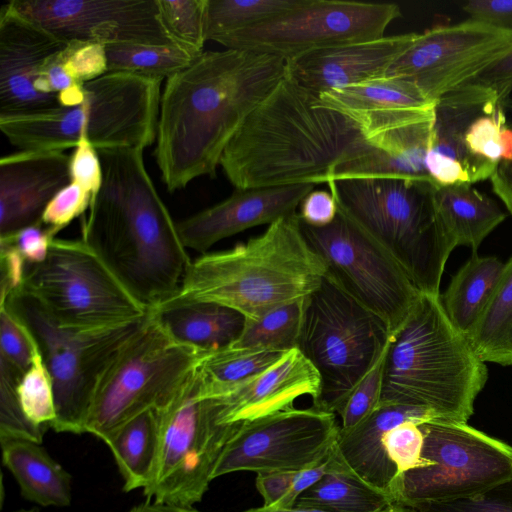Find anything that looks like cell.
<instances>
[{"instance_id":"23","label":"cell","mask_w":512,"mask_h":512,"mask_svg":"<svg viewBox=\"0 0 512 512\" xmlns=\"http://www.w3.org/2000/svg\"><path fill=\"white\" fill-rule=\"evenodd\" d=\"M418 35L411 32L384 36L314 51L287 61L288 74L317 95L385 77Z\"/></svg>"},{"instance_id":"16","label":"cell","mask_w":512,"mask_h":512,"mask_svg":"<svg viewBox=\"0 0 512 512\" xmlns=\"http://www.w3.org/2000/svg\"><path fill=\"white\" fill-rule=\"evenodd\" d=\"M340 426L334 413L290 407L244 422L227 443L213 480L238 471H298L332 450Z\"/></svg>"},{"instance_id":"46","label":"cell","mask_w":512,"mask_h":512,"mask_svg":"<svg viewBox=\"0 0 512 512\" xmlns=\"http://www.w3.org/2000/svg\"><path fill=\"white\" fill-rule=\"evenodd\" d=\"M92 201L90 193L71 181L48 203L41 223L56 238L58 232L90 208Z\"/></svg>"},{"instance_id":"15","label":"cell","mask_w":512,"mask_h":512,"mask_svg":"<svg viewBox=\"0 0 512 512\" xmlns=\"http://www.w3.org/2000/svg\"><path fill=\"white\" fill-rule=\"evenodd\" d=\"M300 227L327 274L395 333L421 294L397 262L339 211L327 226Z\"/></svg>"},{"instance_id":"26","label":"cell","mask_w":512,"mask_h":512,"mask_svg":"<svg viewBox=\"0 0 512 512\" xmlns=\"http://www.w3.org/2000/svg\"><path fill=\"white\" fill-rule=\"evenodd\" d=\"M434 117L435 113L431 118L400 124L368 136L366 152L336 167L329 181L373 177L436 184L426 167L427 154L433 143Z\"/></svg>"},{"instance_id":"48","label":"cell","mask_w":512,"mask_h":512,"mask_svg":"<svg viewBox=\"0 0 512 512\" xmlns=\"http://www.w3.org/2000/svg\"><path fill=\"white\" fill-rule=\"evenodd\" d=\"M62 62L67 73L81 84L108 73L105 46L99 43L69 42Z\"/></svg>"},{"instance_id":"60","label":"cell","mask_w":512,"mask_h":512,"mask_svg":"<svg viewBox=\"0 0 512 512\" xmlns=\"http://www.w3.org/2000/svg\"><path fill=\"white\" fill-rule=\"evenodd\" d=\"M381 512H410V511L400 505L393 504Z\"/></svg>"},{"instance_id":"20","label":"cell","mask_w":512,"mask_h":512,"mask_svg":"<svg viewBox=\"0 0 512 512\" xmlns=\"http://www.w3.org/2000/svg\"><path fill=\"white\" fill-rule=\"evenodd\" d=\"M319 387L318 372L296 348L263 372L231 385H210L202 379L201 391L216 400L225 424H240L293 407L303 395L313 401Z\"/></svg>"},{"instance_id":"17","label":"cell","mask_w":512,"mask_h":512,"mask_svg":"<svg viewBox=\"0 0 512 512\" xmlns=\"http://www.w3.org/2000/svg\"><path fill=\"white\" fill-rule=\"evenodd\" d=\"M512 50V31L467 19L419 34L389 68L386 77L414 83L436 102L473 81Z\"/></svg>"},{"instance_id":"2","label":"cell","mask_w":512,"mask_h":512,"mask_svg":"<svg viewBox=\"0 0 512 512\" xmlns=\"http://www.w3.org/2000/svg\"><path fill=\"white\" fill-rule=\"evenodd\" d=\"M141 148L97 149L101 188L81 240L147 312L170 299L191 264Z\"/></svg>"},{"instance_id":"34","label":"cell","mask_w":512,"mask_h":512,"mask_svg":"<svg viewBox=\"0 0 512 512\" xmlns=\"http://www.w3.org/2000/svg\"><path fill=\"white\" fill-rule=\"evenodd\" d=\"M466 336L483 362L512 366V257Z\"/></svg>"},{"instance_id":"38","label":"cell","mask_w":512,"mask_h":512,"mask_svg":"<svg viewBox=\"0 0 512 512\" xmlns=\"http://www.w3.org/2000/svg\"><path fill=\"white\" fill-rule=\"evenodd\" d=\"M506 102L499 96L488 101L471 118L463 135L469 156L487 179L502 161L501 133L507 126Z\"/></svg>"},{"instance_id":"13","label":"cell","mask_w":512,"mask_h":512,"mask_svg":"<svg viewBox=\"0 0 512 512\" xmlns=\"http://www.w3.org/2000/svg\"><path fill=\"white\" fill-rule=\"evenodd\" d=\"M428 466L397 476L390 496L404 508L467 498L512 479V447L467 423L432 420L419 425Z\"/></svg>"},{"instance_id":"14","label":"cell","mask_w":512,"mask_h":512,"mask_svg":"<svg viewBox=\"0 0 512 512\" xmlns=\"http://www.w3.org/2000/svg\"><path fill=\"white\" fill-rule=\"evenodd\" d=\"M400 16V7L393 3L303 0L282 15L226 35L217 43L226 49L253 50L289 61L322 49L382 38Z\"/></svg>"},{"instance_id":"58","label":"cell","mask_w":512,"mask_h":512,"mask_svg":"<svg viewBox=\"0 0 512 512\" xmlns=\"http://www.w3.org/2000/svg\"><path fill=\"white\" fill-rule=\"evenodd\" d=\"M243 512H325V511H321V510L313 509V508L299 507V506L278 508V507H270V506L263 505L262 507L252 508L249 510H245Z\"/></svg>"},{"instance_id":"59","label":"cell","mask_w":512,"mask_h":512,"mask_svg":"<svg viewBox=\"0 0 512 512\" xmlns=\"http://www.w3.org/2000/svg\"><path fill=\"white\" fill-rule=\"evenodd\" d=\"M502 161H512V128L506 126L501 133Z\"/></svg>"},{"instance_id":"3","label":"cell","mask_w":512,"mask_h":512,"mask_svg":"<svg viewBox=\"0 0 512 512\" xmlns=\"http://www.w3.org/2000/svg\"><path fill=\"white\" fill-rule=\"evenodd\" d=\"M368 147L354 119L324 106L287 72L242 123L220 166L236 189L326 184Z\"/></svg>"},{"instance_id":"40","label":"cell","mask_w":512,"mask_h":512,"mask_svg":"<svg viewBox=\"0 0 512 512\" xmlns=\"http://www.w3.org/2000/svg\"><path fill=\"white\" fill-rule=\"evenodd\" d=\"M33 342L32 365L21 377L17 395L23 412L32 423L51 427L56 419L53 382L34 339Z\"/></svg>"},{"instance_id":"39","label":"cell","mask_w":512,"mask_h":512,"mask_svg":"<svg viewBox=\"0 0 512 512\" xmlns=\"http://www.w3.org/2000/svg\"><path fill=\"white\" fill-rule=\"evenodd\" d=\"M285 353L248 348H225L208 352L198 368L203 381L210 385L227 386L255 376Z\"/></svg>"},{"instance_id":"25","label":"cell","mask_w":512,"mask_h":512,"mask_svg":"<svg viewBox=\"0 0 512 512\" xmlns=\"http://www.w3.org/2000/svg\"><path fill=\"white\" fill-rule=\"evenodd\" d=\"M319 96L324 106L354 119L365 138L400 124L431 118L436 104L414 83L386 76Z\"/></svg>"},{"instance_id":"57","label":"cell","mask_w":512,"mask_h":512,"mask_svg":"<svg viewBox=\"0 0 512 512\" xmlns=\"http://www.w3.org/2000/svg\"><path fill=\"white\" fill-rule=\"evenodd\" d=\"M129 512H202L193 507L147 501L134 506Z\"/></svg>"},{"instance_id":"42","label":"cell","mask_w":512,"mask_h":512,"mask_svg":"<svg viewBox=\"0 0 512 512\" xmlns=\"http://www.w3.org/2000/svg\"><path fill=\"white\" fill-rule=\"evenodd\" d=\"M163 23L173 38L193 54L201 55L206 42L207 0H158Z\"/></svg>"},{"instance_id":"45","label":"cell","mask_w":512,"mask_h":512,"mask_svg":"<svg viewBox=\"0 0 512 512\" xmlns=\"http://www.w3.org/2000/svg\"><path fill=\"white\" fill-rule=\"evenodd\" d=\"M382 443L388 458L396 466L398 475L429 465L421 457L424 436L419 424L415 422H404L386 431Z\"/></svg>"},{"instance_id":"44","label":"cell","mask_w":512,"mask_h":512,"mask_svg":"<svg viewBox=\"0 0 512 512\" xmlns=\"http://www.w3.org/2000/svg\"><path fill=\"white\" fill-rule=\"evenodd\" d=\"M410 512H512V479L477 495L406 508Z\"/></svg>"},{"instance_id":"30","label":"cell","mask_w":512,"mask_h":512,"mask_svg":"<svg viewBox=\"0 0 512 512\" xmlns=\"http://www.w3.org/2000/svg\"><path fill=\"white\" fill-rule=\"evenodd\" d=\"M434 202L456 246H468L472 252H477L483 240L506 218L498 204L471 183L438 186Z\"/></svg>"},{"instance_id":"6","label":"cell","mask_w":512,"mask_h":512,"mask_svg":"<svg viewBox=\"0 0 512 512\" xmlns=\"http://www.w3.org/2000/svg\"><path fill=\"white\" fill-rule=\"evenodd\" d=\"M338 211L375 242L421 292L440 295L456 246L434 202L439 186L401 178H345L326 183Z\"/></svg>"},{"instance_id":"54","label":"cell","mask_w":512,"mask_h":512,"mask_svg":"<svg viewBox=\"0 0 512 512\" xmlns=\"http://www.w3.org/2000/svg\"><path fill=\"white\" fill-rule=\"evenodd\" d=\"M1 247V295L6 298L18 290L23 283L26 272V261L21 254L10 244L0 242Z\"/></svg>"},{"instance_id":"19","label":"cell","mask_w":512,"mask_h":512,"mask_svg":"<svg viewBox=\"0 0 512 512\" xmlns=\"http://www.w3.org/2000/svg\"><path fill=\"white\" fill-rule=\"evenodd\" d=\"M69 42L19 14L0 9V117H20L62 108L58 96L35 88L40 74Z\"/></svg>"},{"instance_id":"31","label":"cell","mask_w":512,"mask_h":512,"mask_svg":"<svg viewBox=\"0 0 512 512\" xmlns=\"http://www.w3.org/2000/svg\"><path fill=\"white\" fill-rule=\"evenodd\" d=\"M391 497L360 477L332 448L325 474L302 493L294 506L325 512H381Z\"/></svg>"},{"instance_id":"21","label":"cell","mask_w":512,"mask_h":512,"mask_svg":"<svg viewBox=\"0 0 512 512\" xmlns=\"http://www.w3.org/2000/svg\"><path fill=\"white\" fill-rule=\"evenodd\" d=\"M315 186L235 189L225 200L177 222L179 237L186 249L204 254L220 240L296 213Z\"/></svg>"},{"instance_id":"33","label":"cell","mask_w":512,"mask_h":512,"mask_svg":"<svg viewBox=\"0 0 512 512\" xmlns=\"http://www.w3.org/2000/svg\"><path fill=\"white\" fill-rule=\"evenodd\" d=\"M504 263L493 256L473 252L453 275L447 289L440 294L444 311L451 323L467 335L488 299L503 270Z\"/></svg>"},{"instance_id":"5","label":"cell","mask_w":512,"mask_h":512,"mask_svg":"<svg viewBox=\"0 0 512 512\" xmlns=\"http://www.w3.org/2000/svg\"><path fill=\"white\" fill-rule=\"evenodd\" d=\"M488 370L448 319L440 295L421 293L388 342L380 405L425 408L439 420L467 423Z\"/></svg>"},{"instance_id":"12","label":"cell","mask_w":512,"mask_h":512,"mask_svg":"<svg viewBox=\"0 0 512 512\" xmlns=\"http://www.w3.org/2000/svg\"><path fill=\"white\" fill-rule=\"evenodd\" d=\"M0 305L6 306L30 333L51 376L56 419L50 428L59 433H86L92 399L103 372L146 317L102 330L70 331L57 327L21 289L0 299Z\"/></svg>"},{"instance_id":"43","label":"cell","mask_w":512,"mask_h":512,"mask_svg":"<svg viewBox=\"0 0 512 512\" xmlns=\"http://www.w3.org/2000/svg\"><path fill=\"white\" fill-rule=\"evenodd\" d=\"M387 346L338 409L342 430L356 427L380 406Z\"/></svg>"},{"instance_id":"56","label":"cell","mask_w":512,"mask_h":512,"mask_svg":"<svg viewBox=\"0 0 512 512\" xmlns=\"http://www.w3.org/2000/svg\"><path fill=\"white\" fill-rule=\"evenodd\" d=\"M490 180L493 192L512 214V161H501Z\"/></svg>"},{"instance_id":"8","label":"cell","mask_w":512,"mask_h":512,"mask_svg":"<svg viewBox=\"0 0 512 512\" xmlns=\"http://www.w3.org/2000/svg\"><path fill=\"white\" fill-rule=\"evenodd\" d=\"M386 323L327 273L306 298L297 349L319 374L313 406L336 414L389 342Z\"/></svg>"},{"instance_id":"41","label":"cell","mask_w":512,"mask_h":512,"mask_svg":"<svg viewBox=\"0 0 512 512\" xmlns=\"http://www.w3.org/2000/svg\"><path fill=\"white\" fill-rule=\"evenodd\" d=\"M23 374L0 356V437L27 439L42 443L49 427L32 423L23 412L17 385Z\"/></svg>"},{"instance_id":"4","label":"cell","mask_w":512,"mask_h":512,"mask_svg":"<svg viewBox=\"0 0 512 512\" xmlns=\"http://www.w3.org/2000/svg\"><path fill=\"white\" fill-rule=\"evenodd\" d=\"M326 273L327 266L305 239L296 212L245 243L206 252L191 261L177 292L157 309L215 303L238 311L247 320H257L309 296Z\"/></svg>"},{"instance_id":"22","label":"cell","mask_w":512,"mask_h":512,"mask_svg":"<svg viewBox=\"0 0 512 512\" xmlns=\"http://www.w3.org/2000/svg\"><path fill=\"white\" fill-rule=\"evenodd\" d=\"M62 150H19L0 159V238L41 224L52 198L71 182Z\"/></svg>"},{"instance_id":"32","label":"cell","mask_w":512,"mask_h":512,"mask_svg":"<svg viewBox=\"0 0 512 512\" xmlns=\"http://www.w3.org/2000/svg\"><path fill=\"white\" fill-rule=\"evenodd\" d=\"M104 443L109 447L123 478V489H146L152 482L160 453V425L155 409L132 418Z\"/></svg>"},{"instance_id":"9","label":"cell","mask_w":512,"mask_h":512,"mask_svg":"<svg viewBox=\"0 0 512 512\" xmlns=\"http://www.w3.org/2000/svg\"><path fill=\"white\" fill-rule=\"evenodd\" d=\"M207 353L177 341L157 315L148 312L103 372L92 399L86 433L104 442L127 421L160 407Z\"/></svg>"},{"instance_id":"1","label":"cell","mask_w":512,"mask_h":512,"mask_svg":"<svg viewBox=\"0 0 512 512\" xmlns=\"http://www.w3.org/2000/svg\"><path fill=\"white\" fill-rule=\"evenodd\" d=\"M287 72L279 56L225 49L204 51L167 78L154 149L167 190L214 177L228 143Z\"/></svg>"},{"instance_id":"11","label":"cell","mask_w":512,"mask_h":512,"mask_svg":"<svg viewBox=\"0 0 512 512\" xmlns=\"http://www.w3.org/2000/svg\"><path fill=\"white\" fill-rule=\"evenodd\" d=\"M19 289L70 331L112 328L148 314L82 240L54 238L42 262L26 265Z\"/></svg>"},{"instance_id":"35","label":"cell","mask_w":512,"mask_h":512,"mask_svg":"<svg viewBox=\"0 0 512 512\" xmlns=\"http://www.w3.org/2000/svg\"><path fill=\"white\" fill-rule=\"evenodd\" d=\"M104 46L108 73H129L160 80L185 69L198 57L179 46L131 43Z\"/></svg>"},{"instance_id":"50","label":"cell","mask_w":512,"mask_h":512,"mask_svg":"<svg viewBox=\"0 0 512 512\" xmlns=\"http://www.w3.org/2000/svg\"><path fill=\"white\" fill-rule=\"evenodd\" d=\"M53 239L54 237L41 223L26 227L11 236L0 238V242L12 245L27 264H36L46 258Z\"/></svg>"},{"instance_id":"18","label":"cell","mask_w":512,"mask_h":512,"mask_svg":"<svg viewBox=\"0 0 512 512\" xmlns=\"http://www.w3.org/2000/svg\"><path fill=\"white\" fill-rule=\"evenodd\" d=\"M9 2L19 14L67 42L183 47L165 27L158 0Z\"/></svg>"},{"instance_id":"61","label":"cell","mask_w":512,"mask_h":512,"mask_svg":"<svg viewBox=\"0 0 512 512\" xmlns=\"http://www.w3.org/2000/svg\"><path fill=\"white\" fill-rule=\"evenodd\" d=\"M12 512H40L38 508H30V509H19Z\"/></svg>"},{"instance_id":"36","label":"cell","mask_w":512,"mask_h":512,"mask_svg":"<svg viewBox=\"0 0 512 512\" xmlns=\"http://www.w3.org/2000/svg\"><path fill=\"white\" fill-rule=\"evenodd\" d=\"M306 298L280 306L257 320L245 319L240 336L230 346L282 353L296 349Z\"/></svg>"},{"instance_id":"53","label":"cell","mask_w":512,"mask_h":512,"mask_svg":"<svg viewBox=\"0 0 512 512\" xmlns=\"http://www.w3.org/2000/svg\"><path fill=\"white\" fill-rule=\"evenodd\" d=\"M338 214L336 201L329 191L313 190L301 202L298 213L302 222L313 227L331 224Z\"/></svg>"},{"instance_id":"52","label":"cell","mask_w":512,"mask_h":512,"mask_svg":"<svg viewBox=\"0 0 512 512\" xmlns=\"http://www.w3.org/2000/svg\"><path fill=\"white\" fill-rule=\"evenodd\" d=\"M468 19L512 31V0H472L462 6Z\"/></svg>"},{"instance_id":"7","label":"cell","mask_w":512,"mask_h":512,"mask_svg":"<svg viewBox=\"0 0 512 512\" xmlns=\"http://www.w3.org/2000/svg\"><path fill=\"white\" fill-rule=\"evenodd\" d=\"M161 82L109 72L84 83L85 98L79 105L0 117V129L19 150L64 151L81 138L96 149H145L156 141Z\"/></svg>"},{"instance_id":"27","label":"cell","mask_w":512,"mask_h":512,"mask_svg":"<svg viewBox=\"0 0 512 512\" xmlns=\"http://www.w3.org/2000/svg\"><path fill=\"white\" fill-rule=\"evenodd\" d=\"M432 420L439 418L425 408L383 404L356 427L340 428L335 448L353 471L390 496L398 470L384 449V433L404 422L420 425Z\"/></svg>"},{"instance_id":"10","label":"cell","mask_w":512,"mask_h":512,"mask_svg":"<svg viewBox=\"0 0 512 512\" xmlns=\"http://www.w3.org/2000/svg\"><path fill=\"white\" fill-rule=\"evenodd\" d=\"M198 365L155 408L160 453L154 478L143 490L148 501L185 507L201 501L222 452L243 424H225L216 400L201 395Z\"/></svg>"},{"instance_id":"28","label":"cell","mask_w":512,"mask_h":512,"mask_svg":"<svg viewBox=\"0 0 512 512\" xmlns=\"http://www.w3.org/2000/svg\"><path fill=\"white\" fill-rule=\"evenodd\" d=\"M2 462L21 495L40 506L66 507L72 501V476L41 446L27 439L0 437Z\"/></svg>"},{"instance_id":"62","label":"cell","mask_w":512,"mask_h":512,"mask_svg":"<svg viewBox=\"0 0 512 512\" xmlns=\"http://www.w3.org/2000/svg\"><path fill=\"white\" fill-rule=\"evenodd\" d=\"M512 128V127H511Z\"/></svg>"},{"instance_id":"47","label":"cell","mask_w":512,"mask_h":512,"mask_svg":"<svg viewBox=\"0 0 512 512\" xmlns=\"http://www.w3.org/2000/svg\"><path fill=\"white\" fill-rule=\"evenodd\" d=\"M0 356L24 374L32 365L34 342L9 309L0 305Z\"/></svg>"},{"instance_id":"49","label":"cell","mask_w":512,"mask_h":512,"mask_svg":"<svg viewBox=\"0 0 512 512\" xmlns=\"http://www.w3.org/2000/svg\"><path fill=\"white\" fill-rule=\"evenodd\" d=\"M71 181L97 196L103 181V172L97 149L86 138H81L70 155ZM93 202V201H92Z\"/></svg>"},{"instance_id":"37","label":"cell","mask_w":512,"mask_h":512,"mask_svg":"<svg viewBox=\"0 0 512 512\" xmlns=\"http://www.w3.org/2000/svg\"><path fill=\"white\" fill-rule=\"evenodd\" d=\"M303 0H207L206 41L257 26L296 7Z\"/></svg>"},{"instance_id":"29","label":"cell","mask_w":512,"mask_h":512,"mask_svg":"<svg viewBox=\"0 0 512 512\" xmlns=\"http://www.w3.org/2000/svg\"><path fill=\"white\" fill-rule=\"evenodd\" d=\"M151 312L177 341L204 352L229 346L245 325L241 313L215 303H186Z\"/></svg>"},{"instance_id":"51","label":"cell","mask_w":512,"mask_h":512,"mask_svg":"<svg viewBox=\"0 0 512 512\" xmlns=\"http://www.w3.org/2000/svg\"><path fill=\"white\" fill-rule=\"evenodd\" d=\"M296 471H269L257 474L256 487L264 500V506L292 507L291 492Z\"/></svg>"},{"instance_id":"24","label":"cell","mask_w":512,"mask_h":512,"mask_svg":"<svg viewBox=\"0 0 512 512\" xmlns=\"http://www.w3.org/2000/svg\"><path fill=\"white\" fill-rule=\"evenodd\" d=\"M496 96L499 95L493 89L471 81L436 101L433 143L426 167L439 186L487 179L469 156L463 135L471 118Z\"/></svg>"},{"instance_id":"55","label":"cell","mask_w":512,"mask_h":512,"mask_svg":"<svg viewBox=\"0 0 512 512\" xmlns=\"http://www.w3.org/2000/svg\"><path fill=\"white\" fill-rule=\"evenodd\" d=\"M473 81L493 89L507 101L512 90V50Z\"/></svg>"}]
</instances>
